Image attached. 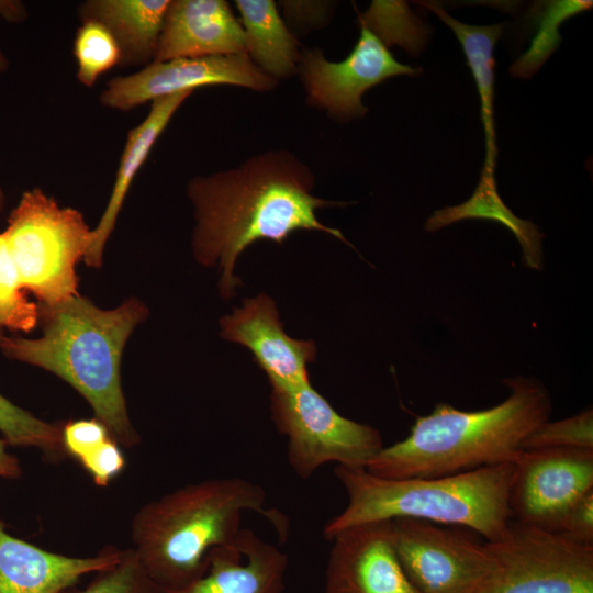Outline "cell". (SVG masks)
Returning a JSON list of instances; mask_svg holds the SVG:
<instances>
[{
    "label": "cell",
    "instance_id": "cell-26",
    "mask_svg": "<svg viewBox=\"0 0 593 593\" xmlns=\"http://www.w3.org/2000/svg\"><path fill=\"white\" fill-rule=\"evenodd\" d=\"M77 78L93 87L101 75L120 66L121 51L110 31L96 21H82L74 41Z\"/></svg>",
    "mask_w": 593,
    "mask_h": 593
},
{
    "label": "cell",
    "instance_id": "cell-29",
    "mask_svg": "<svg viewBox=\"0 0 593 593\" xmlns=\"http://www.w3.org/2000/svg\"><path fill=\"white\" fill-rule=\"evenodd\" d=\"M582 448L593 449V411L586 409L573 416L546 421L524 440L523 449Z\"/></svg>",
    "mask_w": 593,
    "mask_h": 593
},
{
    "label": "cell",
    "instance_id": "cell-13",
    "mask_svg": "<svg viewBox=\"0 0 593 593\" xmlns=\"http://www.w3.org/2000/svg\"><path fill=\"white\" fill-rule=\"evenodd\" d=\"M329 540L325 593H417L396 552L393 519L354 525Z\"/></svg>",
    "mask_w": 593,
    "mask_h": 593
},
{
    "label": "cell",
    "instance_id": "cell-9",
    "mask_svg": "<svg viewBox=\"0 0 593 593\" xmlns=\"http://www.w3.org/2000/svg\"><path fill=\"white\" fill-rule=\"evenodd\" d=\"M395 548L417 593H481L493 568L486 542L452 526L396 518Z\"/></svg>",
    "mask_w": 593,
    "mask_h": 593
},
{
    "label": "cell",
    "instance_id": "cell-8",
    "mask_svg": "<svg viewBox=\"0 0 593 593\" xmlns=\"http://www.w3.org/2000/svg\"><path fill=\"white\" fill-rule=\"evenodd\" d=\"M485 542L493 568L481 593H593V545L513 519Z\"/></svg>",
    "mask_w": 593,
    "mask_h": 593
},
{
    "label": "cell",
    "instance_id": "cell-5",
    "mask_svg": "<svg viewBox=\"0 0 593 593\" xmlns=\"http://www.w3.org/2000/svg\"><path fill=\"white\" fill-rule=\"evenodd\" d=\"M515 462L432 478L387 479L365 468L336 466L347 505L324 527L323 536L362 523L413 518L469 528L495 541L512 521L508 491Z\"/></svg>",
    "mask_w": 593,
    "mask_h": 593
},
{
    "label": "cell",
    "instance_id": "cell-27",
    "mask_svg": "<svg viewBox=\"0 0 593 593\" xmlns=\"http://www.w3.org/2000/svg\"><path fill=\"white\" fill-rule=\"evenodd\" d=\"M38 321V306L30 302L21 286L5 236L0 233V329L27 333Z\"/></svg>",
    "mask_w": 593,
    "mask_h": 593
},
{
    "label": "cell",
    "instance_id": "cell-17",
    "mask_svg": "<svg viewBox=\"0 0 593 593\" xmlns=\"http://www.w3.org/2000/svg\"><path fill=\"white\" fill-rule=\"evenodd\" d=\"M208 569L184 589L161 593H283L287 555L255 532L242 528L234 544L213 548Z\"/></svg>",
    "mask_w": 593,
    "mask_h": 593
},
{
    "label": "cell",
    "instance_id": "cell-10",
    "mask_svg": "<svg viewBox=\"0 0 593 593\" xmlns=\"http://www.w3.org/2000/svg\"><path fill=\"white\" fill-rule=\"evenodd\" d=\"M299 71L307 102L339 122L363 118L368 109L363 93L391 77L419 76L421 67L398 61L389 48L367 27L342 61L327 60L321 49L302 52Z\"/></svg>",
    "mask_w": 593,
    "mask_h": 593
},
{
    "label": "cell",
    "instance_id": "cell-6",
    "mask_svg": "<svg viewBox=\"0 0 593 593\" xmlns=\"http://www.w3.org/2000/svg\"><path fill=\"white\" fill-rule=\"evenodd\" d=\"M3 234L23 290L41 304L54 305L78 294L76 265L92 239L78 210L60 206L40 188L26 190Z\"/></svg>",
    "mask_w": 593,
    "mask_h": 593
},
{
    "label": "cell",
    "instance_id": "cell-20",
    "mask_svg": "<svg viewBox=\"0 0 593 593\" xmlns=\"http://www.w3.org/2000/svg\"><path fill=\"white\" fill-rule=\"evenodd\" d=\"M451 29L465 53L467 65L474 78L481 103V120L485 135V158L482 170L494 175L497 147L494 122V47L504 24H466L449 15L441 4L421 2Z\"/></svg>",
    "mask_w": 593,
    "mask_h": 593
},
{
    "label": "cell",
    "instance_id": "cell-18",
    "mask_svg": "<svg viewBox=\"0 0 593 593\" xmlns=\"http://www.w3.org/2000/svg\"><path fill=\"white\" fill-rule=\"evenodd\" d=\"M191 94L192 92H181L154 100L144 120L128 131L109 202L99 223L92 228L91 244L83 257L88 266L99 268L102 265L104 246L115 226L133 179L175 113Z\"/></svg>",
    "mask_w": 593,
    "mask_h": 593
},
{
    "label": "cell",
    "instance_id": "cell-11",
    "mask_svg": "<svg viewBox=\"0 0 593 593\" xmlns=\"http://www.w3.org/2000/svg\"><path fill=\"white\" fill-rule=\"evenodd\" d=\"M593 489V449L523 450L508 491L513 521L558 532L570 506Z\"/></svg>",
    "mask_w": 593,
    "mask_h": 593
},
{
    "label": "cell",
    "instance_id": "cell-35",
    "mask_svg": "<svg viewBox=\"0 0 593 593\" xmlns=\"http://www.w3.org/2000/svg\"><path fill=\"white\" fill-rule=\"evenodd\" d=\"M8 445L0 438V478L18 479L22 475V468L18 458L8 451Z\"/></svg>",
    "mask_w": 593,
    "mask_h": 593
},
{
    "label": "cell",
    "instance_id": "cell-28",
    "mask_svg": "<svg viewBox=\"0 0 593 593\" xmlns=\"http://www.w3.org/2000/svg\"><path fill=\"white\" fill-rule=\"evenodd\" d=\"M63 593H161V590L149 578L130 547L123 549L118 562L94 572L82 589L74 585Z\"/></svg>",
    "mask_w": 593,
    "mask_h": 593
},
{
    "label": "cell",
    "instance_id": "cell-15",
    "mask_svg": "<svg viewBox=\"0 0 593 593\" xmlns=\"http://www.w3.org/2000/svg\"><path fill=\"white\" fill-rule=\"evenodd\" d=\"M122 552L105 546L93 556L70 557L16 538L0 523V593H63L118 562Z\"/></svg>",
    "mask_w": 593,
    "mask_h": 593
},
{
    "label": "cell",
    "instance_id": "cell-25",
    "mask_svg": "<svg viewBox=\"0 0 593 593\" xmlns=\"http://www.w3.org/2000/svg\"><path fill=\"white\" fill-rule=\"evenodd\" d=\"M61 428L63 424L43 421L0 394V433L9 445L33 447L58 460L66 456Z\"/></svg>",
    "mask_w": 593,
    "mask_h": 593
},
{
    "label": "cell",
    "instance_id": "cell-24",
    "mask_svg": "<svg viewBox=\"0 0 593 593\" xmlns=\"http://www.w3.org/2000/svg\"><path fill=\"white\" fill-rule=\"evenodd\" d=\"M588 0H557L545 2L539 12L535 36L529 47L511 65L510 74L515 78L528 79L535 75L556 52L562 41L559 32L563 22L592 8Z\"/></svg>",
    "mask_w": 593,
    "mask_h": 593
},
{
    "label": "cell",
    "instance_id": "cell-7",
    "mask_svg": "<svg viewBox=\"0 0 593 593\" xmlns=\"http://www.w3.org/2000/svg\"><path fill=\"white\" fill-rule=\"evenodd\" d=\"M270 411L278 432L288 438L289 465L302 479L328 462L366 468L384 447L377 428L344 417L311 384L271 389Z\"/></svg>",
    "mask_w": 593,
    "mask_h": 593
},
{
    "label": "cell",
    "instance_id": "cell-12",
    "mask_svg": "<svg viewBox=\"0 0 593 593\" xmlns=\"http://www.w3.org/2000/svg\"><path fill=\"white\" fill-rule=\"evenodd\" d=\"M277 83L247 54L176 58L153 61L134 74L112 78L99 101L109 109L131 111L146 102L206 86L269 91Z\"/></svg>",
    "mask_w": 593,
    "mask_h": 593
},
{
    "label": "cell",
    "instance_id": "cell-34",
    "mask_svg": "<svg viewBox=\"0 0 593 593\" xmlns=\"http://www.w3.org/2000/svg\"><path fill=\"white\" fill-rule=\"evenodd\" d=\"M26 16V10L22 2L13 0H0V22H21ZM9 68V60L0 46V74Z\"/></svg>",
    "mask_w": 593,
    "mask_h": 593
},
{
    "label": "cell",
    "instance_id": "cell-3",
    "mask_svg": "<svg viewBox=\"0 0 593 593\" xmlns=\"http://www.w3.org/2000/svg\"><path fill=\"white\" fill-rule=\"evenodd\" d=\"M508 396L481 411H461L438 403L417 417L410 434L383 447L366 466L387 479L432 478L516 462L524 440L548 421L551 400L534 378L506 379Z\"/></svg>",
    "mask_w": 593,
    "mask_h": 593
},
{
    "label": "cell",
    "instance_id": "cell-21",
    "mask_svg": "<svg viewBox=\"0 0 593 593\" xmlns=\"http://www.w3.org/2000/svg\"><path fill=\"white\" fill-rule=\"evenodd\" d=\"M246 52L266 75L278 80L299 70L302 52L271 0H236Z\"/></svg>",
    "mask_w": 593,
    "mask_h": 593
},
{
    "label": "cell",
    "instance_id": "cell-4",
    "mask_svg": "<svg viewBox=\"0 0 593 593\" xmlns=\"http://www.w3.org/2000/svg\"><path fill=\"white\" fill-rule=\"evenodd\" d=\"M244 511L262 515L281 537L287 536V517L266 507L259 484L213 478L142 505L131 522V548L161 591L181 590L205 573L213 548L236 541Z\"/></svg>",
    "mask_w": 593,
    "mask_h": 593
},
{
    "label": "cell",
    "instance_id": "cell-30",
    "mask_svg": "<svg viewBox=\"0 0 593 593\" xmlns=\"http://www.w3.org/2000/svg\"><path fill=\"white\" fill-rule=\"evenodd\" d=\"M111 438L105 425L99 419H77L63 425L61 443L68 457L79 461Z\"/></svg>",
    "mask_w": 593,
    "mask_h": 593
},
{
    "label": "cell",
    "instance_id": "cell-14",
    "mask_svg": "<svg viewBox=\"0 0 593 593\" xmlns=\"http://www.w3.org/2000/svg\"><path fill=\"white\" fill-rule=\"evenodd\" d=\"M224 339L246 347L267 376L271 389L289 390L311 384L307 365L315 359L313 340L295 339L283 329L271 298L261 293L220 321Z\"/></svg>",
    "mask_w": 593,
    "mask_h": 593
},
{
    "label": "cell",
    "instance_id": "cell-33",
    "mask_svg": "<svg viewBox=\"0 0 593 593\" xmlns=\"http://www.w3.org/2000/svg\"><path fill=\"white\" fill-rule=\"evenodd\" d=\"M284 16L300 26H318L326 22L331 2L325 1H282Z\"/></svg>",
    "mask_w": 593,
    "mask_h": 593
},
{
    "label": "cell",
    "instance_id": "cell-19",
    "mask_svg": "<svg viewBox=\"0 0 593 593\" xmlns=\"http://www.w3.org/2000/svg\"><path fill=\"white\" fill-rule=\"evenodd\" d=\"M170 0H88L78 8L82 21L104 25L115 38L120 66L153 63Z\"/></svg>",
    "mask_w": 593,
    "mask_h": 593
},
{
    "label": "cell",
    "instance_id": "cell-1",
    "mask_svg": "<svg viewBox=\"0 0 593 593\" xmlns=\"http://www.w3.org/2000/svg\"><path fill=\"white\" fill-rule=\"evenodd\" d=\"M313 187L312 171L287 150L258 154L237 168L189 180L197 221L193 254L201 265L217 268L223 298L240 284L234 273L237 258L260 239L281 245L293 232L306 230L348 244L340 231L316 216L317 210L348 203L315 197Z\"/></svg>",
    "mask_w": 593,
    "mask_h": 593
},
{
    "label": "cell",
    "instance_id": "cell-23",
    "mask_svg": "<svg viewBox=\"0 0 593 593\" xmlns=\"http://www.w3.org/2000/svg\"><path fill=\"white\" fill-rule=\"evenodd\" d=\"M358 20L388 48L398 45L416 56L429 43L430 25L413 13L404 1L374 0L363 13L358 14Z\"/></svg>",
    "mask_w": 593,
    "mask_h": 593
},
{
    "label": "cell",
    "instance_id": "cell-16",
    "mask_svg": "<svg viewBox=\"0 0 593 593\" xmlns=\"http://www.w3.org/2000/svg\"><path fill=\"white\" fill-rule=\"evenodd\" d=\"M236 54H247L246 38L226 1H170L153 61Z\"/></svg>",
    "mask_w": 593,
    "mask_h": 593
},
{
    "label": "cell",
    "instance_id": "cell-32",
    "mask_svg": "<svg viewBox=\"0 0 593 593\" xmlns=\"http://www.w3.org/2000/svg\"><path fill=\"white\" fill-rule=\"evenodd\" d=\"M558 533L585 545H593V489L581 495L564 514Z\"/></svg>",
    "mask_w": 593,
    "mask_h": 593
},
{
    "label": "cell",
    "instance_id": "cell-2",
    "mask_svg": "<svg viewBox=\"0 0 593 593\" xmlns=\"http://www.w3.org/2000/svg\"><path fill=\"white\" fill-rule=\"evenodd\" d=\"M146 314L144 304L135 299L102 310L77 294L54 305L38 306L41 337L3 335L0 348L7 357L45 369L70 384L90 404L111 437L121 447L132 448L139 443V436L122 390L121 358L131 333Z\"/></svg>",
    "mask_w": 593,
    "mask_h": 593
},
{
    "label": "cell",
    "instance_id": "cell-36",
    "mask_svg": "<svg viewBox=\"0 0 593 593\" xmlns=\"http://www.w3.org/2000/svg\"><path fill=\"white\" fill-rule=\"evenodd\" d=\"M4 205H5V193L2 189V187L0 186V213L2 212V210L4 209ZM3 337V334L0 329V339Z\"/></svg>",
    "mask_w": 593,
    "mask_h": 593
},
{
    "label": "cell",
    "instance_id": "cell-31",
    "mask_svg": "<svg viewBox=\"0 0 593 593\" xmlns=\"http://www.w3.org/2000/svg\"><path fill=\"white\" fill-rule=\"evenodd\" d=\"M99 486H107L124 469L122 447L111 437L78 461Z\"/></svg>",
    "mask_w": 593,
    "mask_h": 593
},
{
    "label": "cell",
    "instance_id": "cell-22",
    "mask_svg": "<svg viewBox=\"0 0 593 593\" xmlns=\"http://www.w3.org/2000/svg\"><path fill=\"white\" fill-rule=\"evenodd\" d=\"M465 219H488L510 228L517 237L526 266L538 269L541 266V239L544 234L534 223L517 217L497 193L493 174L481 171L480 180L472 195L466 202L435 211L425 222L427 232L437 231Z\"/></svg>",
    "mask_w": 593,
    "mask_h": 593
}]
</instances>
